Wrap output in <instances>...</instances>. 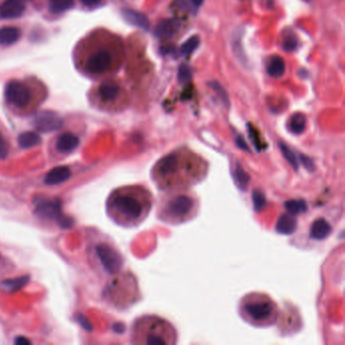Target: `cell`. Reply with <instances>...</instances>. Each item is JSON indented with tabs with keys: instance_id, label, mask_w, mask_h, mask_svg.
Here are the masks:
<instances>
[{
	"instance_id": "1",
	"label": "cell",
	"mask_w": 345,
	"mask_h": 345,
	"mask_svg": "<svg viewBox=\"0 0 345 345\" xmlns=\"http://www.w3.org/2000/svg\"><path fill=\"white\" fill-rule=\"evenodd\" d=\"M208 162L186 148L176 149L160 158L151 175L156 186L164 192L188 189L205 179Z\"/></svg>"
},
{
	"instance_id": "2",
	"label": "cell",
	"mask_w": 345,
	"mask_h": 345,
	"mask_svg": "<svg viewBox=\"0 0 345 345\" xmlns=\"http://www.w3.org/2000/svg\"><path fill=\"white\" fill-rule=\"evenodd\" d=\"M153 195L142 186H127L114 189L106 201L108 217L120 226L131 228L140 225L149 215Z\"/></svg>"
},
{
	"instance_id": "3",
	"label": "cell",
	"mask_w": 345,
	"mask_h": 345,
	"mask_svg": "<svg viewBox=\"0 0 345 345\" xmlns=\"http://www.w3.org/2000/svg\"><path fill=\"white\" fill-rule=\"evenodd\" d=\"M158 207L157 217L160 221L169 225L186 223L196 216L199 211V200L196 196L185 190L166 192Z\"/></svg>"
},
{
	"instance_id": "4",
	"label": "cell",
	"mask_w": 345,
	"mask_h": 345,
	"mask_svg": "<svg viewBox=\"0 0 345 345\" xmlns=\"http://www.w3.org/2000/svg\"><path fill=\"white\" fill-rule=\"evenodd\" d=\"M176 331L173 326L157 316L139 318L133 327V342L138 344H174Z\"/></svg>"
},
{
	"instance_id": "5",
	"label": "cell",
	"mask_w": 345,
	"mask_h": 345,
	"mask_svg": "<svg viewBox=\"0 0 345 345\" xmlns=\"http://www.w3.org/2000/svg\"><path fill=\"white\" fill-rule=\"evenodd\" d=\"M240 314L244 320L253 326L268 327L275 323L278 309L268 295L253 292L246 295L240 303Z\"/></svg>"
},
{
	"instance_id": "6",
	"label": "cell",
	"mask_w": 345,
	"mask_h": 345,
	"mask_svg": "<svg viewBox=\"0 0 345 345\" xmlns=\"http://www.w3.org/2000/svg\"><path fill=\"white\" fill-rule=\"evenodd\" d=\"M4 96L10 106L18 108H24L27 107L31 101V91L24 82L10 80L5 85Z\"/></svg>"
},
{
	"instance_id": "7",
	"label": "cell",
	"mask_w": 345,
	"mask_h": 345,
	"mask_svg": "<svg viewBox=\"0 0 345 345\" xmlns=\"http://www.w3.org/2000/svg\"><path fill=\"white\" fill-rule=\"evenodd\" d=\"M96 254L104 269L108 273L119 272L123 266V258L117 249L106 243H102L96 247Z\"/></svg>"
},
{
	"instance_id": "8",
	"label": "cell",
	"mask_w": 345,
	"mask_h": 345,
	"mask_svg": "<svg viewBox=\"0 0 345 345\" xmlns=\"http://www.w3.org/2000/svg\"><path fill=\"white\" fill-rule=\"evenodd\" d=\"M111 64V56L106 50H100L92 54L86 61L85 68L90 74H102L106 72Z\"/></svg>"
},
{
	"instance_id": "9",
	"label": "cell",
	"mask_w": 345,
	"mask_h": 345,
	"mask_svg": "<svg viewBox=\"0 0 345 345\" xmlns=\"http://www.w3.org/2000/svg\"><path fill=\"white\" fill-rule=\"evenodd\" d=\"M62 119L52 110H43L37 113L34 124L41 132H52L62 126Z\"/></svg>"
},
{
	"instance_id": "10",
	"label": "cell",
	"mask_w": 345,
	"mask_h": 345,
	"mask_svg": "<svg viewBox=\"0 0 345 345\" xmlns=\"http://www.w3.org/2000/svg\"><path fill=\"white\" fill-rule=\"evenodd\" d=\"M25 10L26 6L21 0H4V1L0 4V19H18L23 15Z\"/></svg>"
},
{
	"instance_id": "11",
	"label": "cell",
	"mask_w": 345,
	"mask_h": 345,
	"mask_svg": "<svg viewBox=\"0 0 345 345\" xmlns=\"http://www.w3.org/2000/svg\"><path fill=\"white\" fill-rule=\"evenodd\" d=\"M79 143V138L74 134L64 133L60 135L56 141V150L60 154L67 155L76 150Z\"/></svg>"
},
{
	"instance_id": "12",
	"label": "cell",
	"mask_w": 345,
	"mask_h": 345,
	"mask_svg": "<svg viewBox=\"0 0 345 345\" xmlns=\"http://www.w3.org/2000/svg\"><path fill=\"white\" fill-rule=\"evenodd\" d=\"M122 15L124 20L134 27H140L142 29H148L149 28L150 23L148 20L147 16L139 11L130 9V8H125L122 10Z\"/></svg>"
},
{
	"instance_id": "13",
	"label": "cell",
	"mask_w": 345,
	"mask_h": 345,
	"mask_svg": "<svg viewBox=\"0 0 345 345\" xmlns=\"http://www.w3.org/2000/svg\"><path fill=\"white\" fill-rule=\"evenodd\" d=\"M179 28V23L175 20H165L160 22L155 27V35L159 38L169 39L176 35Z\"/></svg>"
},
{
	"instance_id": "14",
	"label": "cell",
	"mask_w": 345,
	"mask_h": 345,
	"mask_svg": "<svg viewBox=\"0 0 345 345\" xmlns=\"http://www.w3.org/2000/svg\"><path fill=\"white\" fill-rule=\"evenodd\" d=\"M70 175H71V171L68 167L66 166L56 167L47 174L45 178V183L47 185H51V186L59 185L66 182V180L70 177Z\"/></svg>"
},
{
	"instance_id": "15",
	"label": "cell",
	"mask_w": 345,
	"mask_h": 345,
	"mask_svg": "<svg viewBox=\"0 0 345 345\" xmlns=\"http://www.w3.org/2000/svg\"><path fill=\"white\" fill-rule=\"evenodd\" d=\"M21 38V30L15 27H3L0 28V45L10 46Z\"/></svg>"
},
{
	"instance_id": "16",
	"label": "cell",
	"mask_w": 345,
	"mask_h": 345,
	"mask_svg": "<svg viewBox=\"0 0 345 345\" xmlns=\"http://www.w3.org/2000/svg\"><path fill=\"white\" fill-rule=\"evenodd\" d=\"M331 232V227L326 220L319 219L314 222L311 230V236L316 240H323Z\"/></svg>"
},
{
	"instance_id": "17",
	"label": "cell",
	"mask_w": 345,
	"mask_h": 345,
	"mask_svg": "<svg viewBox=\"0 0 345 345\" xmlns=\"http://www.w3.org/2000/svg\"><path fill=\"white\" fill-rule=\"evenodd\" d=\"M120 91V87L113 83V82H105L103 83L100 88H98V94L103 98L104 101L106 102H110L113 101L114 98H116L119 94Z\"/></svg>"
},
{
	"instance_id": "18",
	"label": "cell",
	"mask_w": 345,
	"mask_h": 345,
	"mask_svg": "<svg viewBox=\"0 0 345 345\" xmlns=\"http://www.w3.org/2000/svg\"><path fill=\"white\" fill-rule=\"evenodd\" d=\"M267 72L272 77H282L286 72V63L284 59L278 56L272 58L268 64Z\"/></svg>"
},
{
	"instance_id": "19",
	"label": "cell",
	"mask_w": 345,
	"mask_h": 345,
	"mask_svg": "<svg viewBox=\"0 0 345 345\" xmlns=\"http://www.w3.org/2000/svg\"><path fill=\"white\" fill-rule=\"evenodd\" d=\"M295 222L294 218H292L290 215H284L281 219H279L277 225H276V230L278 233L282 234H289L292 233L295 229Z\"/></svg>"
},
{
	"instance_id": "20",
	"label": "cell",
	"mask_w": 345,
	"mask_h": 345,
	"mask_svg": "<svg viewBox=\"0 0 345 345\" xmlns=\"http://www.w3.org/2000/svg\"><path fill=\"white\" fill-rule=\"evenodd\" d=\"M306 129V117L303 113H294L290 120V130L293 134L300 135Z\"/></svg>"
},
{
	"instance_id": "21",
	"label": "cell",
	"mask_w": 345,
	"mask_h": 345,
	"mask_svg": "<svg viewBox=\"0 0 345 345\" xmlns=\"http://www.w3.org/2000/svg\"><path fill=\"white\" fill-rule=\"evenodd\" d=\"M41 142V137L34 132H26L19 137V143L22 148H31Z\"/></svg>"
},
{
	"instance_id": "22",
	"label": "cell",
	"mask_w": 345,
	"mask_h": 345,
	"mask_svg": "<svg viewBox=\"0 0 345 345\" xmlns=\"http://www.w3.org/2000/svg\"><path fill=\"white\" fill-rule=\"evenodd\" d=\"M74 5V0H50V10L61 13L69 10Z\"/></svg>"
},
{
	"instance_id": "23",
	"label": "cell",
	"mask_w": 345,
	"mask_h": 345,
	"mask_svg": "<svg viewBox=\"0 0 345 345\" xmlns=\"http://www.w3.org/2000/svg\"><path fill=\"white\" fill-rule=\"evenodd\" d=\"M200 45V38L198 36H192L187 39L180 47V53L184 56L191 55L196 48Z\"/></svg>"
},
{
	"instance_id": "24",
	"label": "cell",
	"mask_w": 345,
	"mask_h": 345,
	"mask_svg": "<svg viewBox=\"0 0 345 345\" xmlns=\"http://www.w3.org/2000/svg\"><path fill=\"white\" fill-rule=\"evenodd\" d=\"M288 211L292 215L304 212L306 211V204L303 201H290L286 203Z\"/></svg>"
},
{
	"instance_id": "25",
	"label": "cell",
	"mask_w": 345,
	"mask_h": 345,
	"mask_svg": "<svg viewBox=\"0 0 345 345\" xmlns=\"http://www.w3.org/2000/svg\"><path fill=\"white\" fill-rule=\"evenodd\" d=\"M178 81L180 84H186L191 79V70L186 64L180 65L178 69Z\"/></svg>"
},
{
	"instance_id": "26",
	"label": "cell",
	"mask_w": 345,
	"mask_h": 345,
	"mask_svg": "<svg viewBox=\"0 0 345 345\" xmlns=\"http://www.w3.org/2000/svg\"><path fill=\"white\" fill-rule=\"evenodd\" d=\"M209 85H210V87L212 88V90L219 96L220 100H221L225 105L229 106L228 95H227L225 89L222 87V85L219 83V82H218V81H212Z\"/></svg>"
},
{
	"instance_id": "27",
	"label": "cell",
	"mask_w": 345,
	"mask_h": 345,
	"mask_svg": "<svg viewBox=\"0 0 345 345\" xmlns=\"http://www.w3.org/2000/svg\"><path fill=\"white\" fill-rule=\"evenodd\" d=\"M38 208L41 210L42 213H46V215L50 216V217L57 215L58 211H59L58 205L53 204L52 202H46V203L41 202V205Z\"/></svg>"
},
{
	"instance_id": "28",
	"label": "cell",
	"mask_w": 345,
	"mask_h": 345,
	"mask_svg": "<svg viewBox=\"0 0 345 345\" xmlns=\"http://www.w3.org/2000/svg\"><path fill=\"white\" fill-rule=\"evenodd\" d=\"M295 48H297V39H295L292 36L288 37L285 40V42H284V49H285V50L288 51V52H291V51H293Z\"/></svg>"
},
{
	"instance_id": "29",
	"label": "cell",
	"mask_w": 345,
	"mask_h": 345,
	"mask_svg": "<svg viewBox=\"0 0 345 345\" xmlns=\"http://www.w3.org/2000/svg\"><path fill=\"white\" fill-rule=\"evenodd\" d=\"M80 1L86 7H94L100 4L103 0H80Z\"/></svg>"
},
{
	"instance_id": "30",
	"label": "cell",
	"mask_w": 345,
	"mask_h": 345,
	"mask_svg": "<svg viewBox=\"0 0 345 345\" xmlns=\"http://www.w3.org/2000/svg\"><path fill=\"white\" fill-rule=\"evenodd\" d=\"M7 153V148L4 140L0 136V158H3Z\"/></svg>"
},
{
	"instance_id": "31",
	"label": "cell",
	"mask_w": 345,
	"mask_h": 345,
	"mask_svg": "<svg viewBox=\"0 0 345 345\" xmlns=\"http://www.w3.org/2000/svg\"><path fill=\"white\" fill-rule=\"evenodd\" d=\"M189 1L196 7H199L201 6L203 3H204V0H189Z\"/></svg>"
},
{
	"instance_id": "32",
	"label": "cell",
	"mask_w": 345,
	"mask_h": 345,
	"mask_svg": "<svg viewBox=\"0 0 345 345\" xmlns=\"http://www.w3.org/2000/svg\"><path fill=\"white\" fill-rule=\"evenodd\" d=\"M15 342H16V343H19V344H20V343H29V341H27V339H18Z\"/></svg>"
}]
</instances>
